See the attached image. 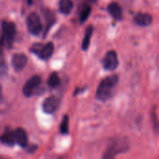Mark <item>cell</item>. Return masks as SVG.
I'll return each mask as SVG.
<instances>
[{
	"mask_svg": "<svg viewBox=\"0 0 159 159\" xmlns=\"http://www.w3.org/2000/svg\"><path fill=\"white\" fill-rule=\"evenodd\" d=\"M73 7L74 3L72 0H60L59 2V9L64 15L70 14L73 10Z\"/></svg>",
	"mask_w": 159,
	"mask_h": 159,
	"instance_id": "14",
	"label": "cell"
},
{
	"mask_svg": "<svg viewBox=\"0 0 159 159\" xmlns=\"http://www.w3.org/2000/svg\"><path fill=\"white\" fill-rule=\"evenodd\" d=\"M28 2H29V4H31L32 3V0H28Z\"/></svg>",
	"mask_w": 159,
	"mask_h": 159,
	"instance_id": "22",
	"label": "cell"
},
{
	"mask_svg": "<svg viewBox=\"0 0 159 159\" xmlns=\"http://www.w3.org/2000/svg\"><path fill=\"white\" fill-rule=\"evenodd\" d=\"M129 142L126 139L114 140L108 145L102 159H113L116 155L126 152L129 149Z\"/></svg>",
	"mask_w": 159,
	"mask_h": 159,
	"instance_id": "2",
	"label": "cell"
},
{
	"mask_svg": "<svg viewBox=\"0 0 159 159\" xmlns=\"http://www.w3.org/2000/svg\"><path fill=\"white\" fill-rule=\"evenodd\" d=\"M90 12H91V7H90V6L86 5V6L83 7L82 10H81V12H80V22H81V23L85 22V21L88 20V18H89V15H90Z\"/></svg>",
	"mask_w": 159,
	"mask_h": 159,
	"instance_id": "17",
	"label": "cell"
},
{
	"mask_svg": "<svg viewBox=\"0 0 159 159\" xmlns=\"http://www.w3.org/2000/svg\"><path fill=\"white\" fill-rule=\"evenodd\" d=\"M59 105H60V99L56 96H50L45 99V101L42 103V108L46 114L51 115L58 110Z\"/></svg>",
	"mask_w": 159,
	"mask_h": 159,
	"instance_id": "8",
	"label": "cell"
},
{
	"mask_svg": "<svg viewBox=\"0 0 159 159\" xmlns=\"http://www.w3.org/2000/svg\"><path fill=\"white\" fill-rule=\"evenodd\" d=\"M107 10L115 20H121L123 19V11L118 3H116V2L110 3L107 7Z\"/></svg>",
	"mask_w": 159,
	"mask_h": 159,
	"instance_id": "11",
	"label": "cell"
},
{
	"mask_svg": "<svg viewBox=\"0 0 159 159\" xmlns=\"http://www.w3.org/2000/svg\"><path fill=\"white\" fill-rule=\"evenodd\" d=\"M5 105V99H4V95H3V90H2V87L0 85V112L3 111Z\"/></svg>",
	"mask_w": 159,
	"mask_h": 159,
	"instance_id": "20",
	"label": "cell"
},
{
	"mask_svg": "<svg viewBox=\"0 0 159 159\" xmlns=\"http://www.w3.org/2000/svg\"><path fill=\"white\" fill-rule=\"evenodd\" d=\"M117 84H118V76L116 75H113L105 77L104 79L102 80V82L98 86L96 91V98L101 102L108 101L113 96Z\"/></svg>",
	"mask_w": 159,
	"mask_h": 159,
	"instance_id": "1",
	"label": "cell"
},
{
	"mask_svg": "<svg viewBox=\"0 0 159 159\" xmlns=\"http://www.w3.org/2000/svg\"><path fill=\"white\" fill-rule=\"evenodd\" d=\"M26 26L30 34L38 35L42 31V23L39 16L35 12L30 13L26 18Z\"/></svg>",
	"mask_w": 159,
	"mask_h": 159,
	"instance_id": "5",
	"label": "cell"
},
{
	"mask_svg": "<svg viewBox=\"0 0 159 159\" xmlns=\"http://www.w3.org/2000/svg\"><path fill=\"white\" fill-rule=\"evenodd\" d=\"M45 18L47 20V30H46V32H47V31H48V29L50 28V26L55 22V18H54L53 13L50 10H46Z\"/></svg>",
	"mask_w": 159,
	"mask_h": 159,
	"instance_id": "19",
	"label": "cell"
},
{
	"mask_svg": "<svg viewBox=\"0 0 159 159\" xmlns=\"http://www.w3.org/2000/svg\"><path fill=\"white\" fill-rule=\"evenodd\" d=\"M40 84H41V77L39 75L32 76L23 86V89H22L23 95L25 97L33 96Z\"/></svg>",
	"mask_w": 159,
	"mask_h": 159,
	"instance_id": "6",
	"label": "cell"
},
{
	"mask_svg": "<svg viewBox=\"0 0 159 159\" xmlns=\"http://www.w3.org/2000/svg\"><path fill=\"white\" fill-rule=\"evenodd\" d=\"M93 34V26L92 25H89L86 29L85 32V35L82 41V49L83 50H87L88 48L89 47V43H90V38L92 36Z\"/></svg>",
	"mask_w": 159,
	"mask_h": 159,
	"instance_id": "15",
	"label": "cell"
},
{
	"mask_svg": "<svg viewBox=\"0 0 159 159\" xmlns=\"http://www.w3.org/2000/svg\"><path fill=\"white\" fill-rule=\"evenodd\" d=\"M60 130L61 134H68L69 132V117L68 116H64V117L61 120Z\"/></svg>",
	"mask_w": 159,
	"mask_h": 159,
	"instance_id": "18",
	"label": "cell"
},
{
	"mask_svg": "<svg viewBox=\"0 0 159 159\" xmlns=\"http://www.w3.org/2000/svg\"><path fill=\"white\" fill-rule=\"evenodd\" d=\"M31 51L36 54L41 60L49 59L54 51V46L51 42H48L45 45L42 44H34L31 48Z\"/></svg>",
	"mask_w": 159,
	"mask_h": 159,
	"instance_id": "4",
	"label": "cell"
},
{
	"mask_svg": "<svg viewBox=\"0 0 159 159\" xmlns=\"http://www.w3.org/2000/svg\"><path fill=\"white\" fill-rule=\"evenodd\" d=\"M102 65L107 71H114L118 66V57L115 50L108 51L102 59Z\"/></svg>",
	"mask_w": 159,
	"mask_h": 159,
	"instance_id": "7",
	"label": "cell"
},
{
	"mask_svg": "<svg viewBox=\"0 0 159 159\" xmlns=\"http://www.w3.org/2000/svg\"><path fill=\"white\" fill-rule=\"evenodd\" d=\"M14 137H15V143H17L20 147L24 148L27 146L28 143V136L26 131L21 129L18 128L14 130Z\"/></svg>",
	"mask_w": 159,
	"mask_h": 159,
	"instance_id": "10",
	"label": "cell"
},
{
	"mask_svg": "<svg viewBox=\"0 0 159 159\" xmlns=\"http://www.w3.org/2000/svg\"><path fill=\"white\" fill-rule=\"evenodd\" d=\"M2 38L1 43L3 46H6L7 48H10L12 47L13 41L15 39L16 35V26L13 22L8 21H3L2 22Z\"/></svg>",
	"mask_w": 159,
	"mask_h": 159,
	"instance_id": "3",
	"label": "cell"
},
{
	"mask_svg": "<svg viewBox=\"0 0 159 159\" xmlns=\"http://www.w3.org/2000/svg\"><path fill=\"white\" fill-rule=\"evenodd\" d=\"M0 140L4 144H7L8 146H13L16 143L15 137H14V131H12L11 129H6L5 132L1 135Z\"/></svg>",
	"mask_w": 159,
	"mask_h": 159,
	"instance_id": "13",
	"label": "cell"
},
{
	"mask_svg": "<svg viewBox=\"0 0 159 159\" xmlns=\"http://www.w3.org/2000/svg\"><path fill=\"white\" fill-rule=\"evenodd\" d=\"M4 46H3V44L0 42V57L2 56V54H3V49H2V48H3Z\"/></svg>",
	"mask_w": 159,
	"mask_h": 159,
	"instance_id": "21",
	"label": "cell"
},
{
	"mask_svg": "<svg viewBox=\"0 0 159 159\" xmlns=\"http://www.w3.org/2000/svg\"><path fill=\"white\" fill-rule=\"evenodd\" d=\"M12 67L15 71H21L27 64V57L22 53H16L13 55L11 60Z\"/></svg>",
	"mask_w": 159,
	"mask_h": 159,
	"instance_id": "9",
	"label": "cell"
},
{
	"mask_svg": "<svg viewBox=\"0 0 159 159\" xmlns=\"http://www.w3.org/2000/svg\"><path fill=\"white\" fill-rule=\"evenodd\" d=\"M60 83H61V79H60L58 74L57 73H52L49 75L48 79V85L50 88H56V87H58L60 85Z\"/></svg>",
	"mask_w": 159,
	"mask_h": 159,
	"instance_id": "16",
	"label": "cell"
},
{
	"mask_svg": "<svg viewBox=\"0 0 159 159\" xmlns=\"http://www.w3.org/2000/svg\"><path fill=\"white\" fill-rule=\"evenodd\" d=\"M134 21L139 26H148L153 21V17L148 13H138L134 16Z\"/></svg>",
	"mask_w": 159,
	"mask_h": 159,
	"instance_id": "12",
	"label": "cell"
}]
</instances>
